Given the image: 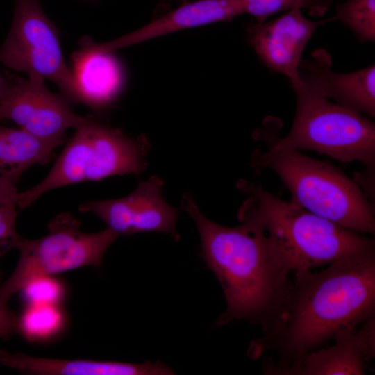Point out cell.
I'll list each match as a JSON object with an SVG mask.
<instances>
[{
	"label": "cell",
	"instance_id": "cell-1",
	"mask_svg": "<svg viewBox=\"0 0 375 375\" xmlns=\"http://www.w3.org/2000/svg\"><path fill=\"white\" fill-rule=\"evenodd\" d=\"M374 249L337 260L319 272L294 273L278 312L253 344L254 353H277V364L265 371L274 374L342 329L374 319Z\"/></svg>",
	"mask_w": 375,
	"mask_h": 375
},
{
	"label": "cell",
	"instance_id": "cell-2",
	"mask_svg": "<svg viewBox=\"0 0 375 375\" xmlns=\"http://www.w3.org/2000/svg\"><path fill=\"white\" fill-rule=\"evenodd\" d=\"M181 206L195 222L202 256L223 288L226 309L217 326L243 319L265 328L286 297L290 272L279 264L255 226L244 222L235 227L217 224L202 214L188 194Z\"/></svg>",
	"mask_w": 375,
	"mask_h": 375
},
{
	"label": "cell",
	"instance_id": "cell-3",
	"mask_svg": "<svg viewBox=\"0 0 375 375\" xmlns=\"http://www.w3.org/2000/svg\"><path fill=\"white\" fill-rule=\"evenodd\" d=\"M247 199L238 214L257 227L279 264L289 272L312 268L374 249V240L285 201L260 184L240 181Z\"/></svg>",
	"mask_w": 375,
	"mask_h": 375
},
{
	"label": "cell",
	"instance_id": "cell-4",
	"mask_svg": "<svg viewBox=\"0 0 375 375\" xmlns=\"http://www.w3.org/2000/svg\"><path fill=\"white\" fill-rule=\"evenodd\" d=\"M251 165L277 174L290 201L347 229L374 233V203L360 185L332 164L300 151L273 149L253 154Z\"/></svg>",
	"mask_w": 375,
	"mask_h": 375
},
{
	"label": "cell",
	"instance_id": "cell-5",
	"mask_svg": "<svg viewBox=\"0 0 375 375\" xmlns=\"http://www.w3.org/2000/svg\"><path fill=\"white\" fill-rule=\"evenodd\" d=\"M297 107L289 133L272 143L273 149L310 150L343 162L358 161L365 172L355 181L367 193L374 191L375 124L360 113L311 92L293 88Z\"/></svg>",
	"mask_w": 375,
	"mask_h": 375
},
{
	"label": "cell",
	"instance_id": "cell-6",
	"mask_svg": "<svg viewBox=\"0 0 375 375\" xmlns=\"http://www.w3.org/2000/svg\"><path fill=\"white\" fill-rule=\"evenodd\" d=\"M149 149L144 137L127 136L88 116L75 128L49 174L36 185L18 192L16 206L26 208L45 193L69 185L138 174L146 168Z\"/></svg>",
	"mask_w": 375,
	"mask_h": 375
},
{
	"label": "cell",
	"instance_id": "cell-7",
	"mask_svg": "<svg viewBox=\"0 0 375 375\" xmlns=\"http://www.w3.org/2000/svg\"><path fill=\"white\" fill-rule=\"evenodd\" d=\"M80 226V222L72 215L62 212L49 222L45 236L34 240L21 236L15 247L19 258L12 274L0 285V300L8 303L38 277L99 266L118 235L108 228L97 233H83Z\"/></svg>",
	"mask_w": 375,
	"mask_h": 375
},
{
	"label": "cell",
	"instance_id": "cell-8",
	"mask_svg": "<svg viewBox=\"0 0 375 375\" xmlns=\"http://www.w3.org/2000/svg\"><path fill=\"white\" fill-rule=\"evenodd\" d=\"M0 63L29 78L50 81L70 104H87L83 86L63 56L58 29L40 0H14L11 26L0 47Z\"/></svg>",
	"mask_w": 375,
	"mask_h": 375
},
{
	"label": "cell",
	"instance_id": "cell-9",
	"mask_svg": "<svg viewBox=\"0 0 375 375\" xmlns=\"http://www.w3.org/2000/svg\"><path fill=\"white\" fill-rule=\"evenodd\" d=\"M88 116L74 112L69 101L52 92L40 79L14 76L0 101V120L14 122L19 128L42 140L61 145L69 128H76Z\"/></svg>",
	"mask_w": 375,
	"mask_h": 375
},
{
	"label": "cell",
	"instance_id": "cell-10",
	"mask_svg": "<svg viewBox=\"0 0 375 375\" xmlns=\"http://www.w3.org/2000/svg\"><path fill=\"white\" fill-rule=\"evenodd\" d=\"M163 184L160 177L151 176L126 197L88 201L79 206V210L94 214L118 236L155 231L178 240V210L162 198Z\"/></svg>",
	"mask_w": 375,
	"mask_h": 375
},
{
	"label": "cell",
	"instance_id": "cell-11",
	"mask_svg": "<svg viewBox=\"0 0 375 375\" xmlns=\"http://www.w3.org/2000/svg\"><path fill=\"white\" fill-rule=\"evenodd\" d=\"M328 22L311 21L300 8H293L275 19L250 24L247 39L260 60L286 76L293 87L301 82L299 69L308 42L319 25Z\"/></svg>",
	"mask_w": 375,
	"mask_h": 375
},
{
	"label": "cell",
	"instance_id": "cell-12",
	"mask_svg": "<svg viewBox=\"0 0 375 375\" xmlns=\"http://www.w3.org/2000/svg\"><path fill=\"white\" fill-rule=\"evenodd\" d=\"M238 0H197L188 1L161 14L148 24L114 40L96 43L87 37L81 40V55L110 53L178 31L215 22H229L242 15Z\"/></svg>",
	"mask_w": 375,
	"mask_h": 375
},
{
	"label": "cell",
	"instance_id": "cell-13",
	"mask_svg": "<svg viewBox=\"0 0 375 375\" xmlns=\"http://www.w3.org/2000/svg\"><path fill=\"white\" fill-rule=\"evenodd\" d=\"M374 318L360 327L351 326L338 333L335 343L312 351L275 374H365L367 362L374 356Z\"/></svg>",
	"mask_w": 375,
	"mask_h": 375
},
{
	"label": "cell",
	"instance_id": "cell-14",
	"mask_svg": "<svg viewBox=\"0 0 375 375\" xmlns=\"http://www.w3.org/2000/svg\"><path fill=\"white\" fill-rule=\"evenodd\" d=\"M328 53L317 52L312 61L301 62V85L306 90L360 114L375 115V65L349 73L331 69Z\"/></svg>",
	"mask_w": 375,
	"mask_h": 375
},
{
	"label": "cell",
	"instance_id": "cell-15",
	"mask_svg": "<svg viewBox=\"0 0 375 375\" xmlns=\"http://www.w3.org/2000/svg\"><path fill=\"white\" fill-rule=\"evenodd\" d=\"M0 364L31 375H168L172 370L160 362L128 363L92 360H66L12 353L0 350Z\"/></svg>",
	"mask_w": 375,
	"mask_h": 375
},
{
	"label": "cell",
	"instance_id": "cell-16",
	"mask_svg": "<svg viewBox=\"0 0 375 375\" xmlns=\"http://www.w3.org/2000/svg\"><path fill=\"white\" fill-rule=\"evenodd\" d=\"M58 147L19 128L0 126V178L15 185L29 167L48 163Z\"/></svg>",
	"mask_w": 375,
	"mask_h": 375
},
{
	"label": "cell",
	"instance_id": "cell-17",
	"mask_svg": "<svg viewBox=\"0 0 375 375\" xmlns=\"http://www.w3.org/2000/svg\"><path fill=\"white\" fill-rule=\"evenodd\" d=\"M342 22L362 43L375 41V0H346L329 22Z\"/></svg>",
	"mask_w": 375,
	"mask_h": 375
},
{
	"label": "cell",
	"instance_id": "cell-18",
	"mask_svg": "<svg viewBox=\"0 0 375 375\" xmlns=\"http://www.w3.org/2000/svg\"><path fill=\"white\" fill-rule=\"evenodd\" d=\"M54 306L49 303L29 304L17 317V333L28 339L51 335L58 329L61 320L60 314Z\"/></svg>",
	"mask_w": 375,
	"mask_h": 375
},
{
	"label": "cell",
	"instance_id": "cell-19",
	"mask_svg": "<svg viewBox=\"0 0 375 375\" xmlns=\"http://www.w3.org/2000/svg\"><path fill=\"white\" fill-rule=\"evenodd\" d=\"M242 14H248L263 22L271 15L293 8H305L315 15L322 14L326 9L322 0H238Z\"/></svg>",
	"mask_w": 375,
	"mask_h": 375
},
{
	"label": "cell",
	"instance_id": "cell-20",
	"mask_svg": "<svg viewBox=\"0 0 375 375\" xmlns=\"http://www.w3.org/2000/svg\"><path fill=\"white\" fill-rule=\"evenodd\" d=\"M29 304H54L62 295V288L50 276L38 277L28 282L21 290Z\"/></svg>",
	"mask_w": 375,
	"mask_h": 375
},
{
	"label": "cell",
	"instance_id": "cell-21",
	"mask_svg": "<svg viewBox=\"0 0 375 375\" xmlns=\"http://www.w3.org/2000/svg\"><path fill=\"white\" fill-rule=\"evenodd\" d=\"M15 203L0 204V260L9 250L15 249L21 235L16 230ZM1 273L0 272V281Z\"/></svg>",
	"mask_w": 375,
	"mask_h": 375
},
{
	"label": "cell",
	"instance_id": "cell-22",
	"mask_svg": "<svg viewBox=\"0 0 375 375\" xmlns=\"http://www.w3.org/2000/svg\"><path fill=\"white\" fill-rule=\"evenodd\" d=\"M17 316L9 309L8 303L0 300V339H9L17 333Z\"/></svg>",
	"mask_w": 375,
	"mask_h": 375
},
{
	"label": "cell",
	"instance_id": "cell-23",
	"mask_svg": "<svg viewBox=\"0 0 375 375\" xmlns=\"http://www.w3.org/2000/svg\"><path fill=\"white\" fill-rule=\"evenodd\" d=\"M18 192L15 185L10 184L0 178V204L15 203Z\"/></svg>",
	"mask_w": 375,
	"mask_h": 375
},
{
	"label": "cell",
	"instance_id": "cell-24",
	"mask_svg": "<svg viewBox=\"0 0 375 375\" xmlns=\"http://www.w3.org/2000/svg\"><path fill=\"white\" fill-rule=\"evenodd\" d=\"M14 76H8L0 72V101L11 85Z\"/></svg>",
	"mask_w": 375,
	"mask_h": 375
},
{
	"label": "cell",
	"instance_id": "cell-25",
	"mask_svg": "<svg viewBox=\"0 0 375 375\" xmlns=\"http://www.w3.org/2000/svg\"><path fill=\"white\" fill-rule=\"evenodd\" d=\"M172 0H159L158 10L162 11L163 13L169 10Z\"/></svg>",
	"mask_w": 375,
	"mask_h": 375
},
{
	"label": "cell",
	"instance_id": "cell-26",
	"mask_svg": "<svg viewBox=\"0 0 375 375\" xmlns=\"http://www.w3.org/2000/svg\"><path fill=\"white\" fill-rule=\"evenodd\" d=\"M333 0H326L325 2H326V6H328V5H330L332 2H333Z\"/></svg>",
	"mask_w": 375,
	"mask_h": 375
},
{
	"label": "cell",
	"instance_id": "cell-27",
	"mask_svg": "<svg viewBox=\"0 0 375 375\" xmlns=\"http://www.w3.org/2000/svg\"><path fill=\"white\" fill-rule=\"evenodd\" d=\"M190 1H191V0H181V3H184L188 2Z\"/></svg>",
	"mask_w": 375,
	"mask_h": 375
},
{
	"label": "cell",
	"instance_id": "cell-28",
	"mask_svg": "<svg viewBox=\"0 0 375 375\" xmlns=\"http://www.w3.org/2000/svg\"><path fill=\"white\" fill-rule=\"evenodd\" d=\"M83 1H96L97 0H83Z\"/></svg>",
	"mask_w": 375,
	"mask_h": 375
},
{
	"label": "cell",
	"instance_id": "cell-29",
	"mask_svg": "<svg viewBox=\"0 0 375 375\" xmlns=\"http://www.w3.org/2000/svg\"></svg>",
	"mask_w": 375,
	"mask_h": 375
}]
</instances>
